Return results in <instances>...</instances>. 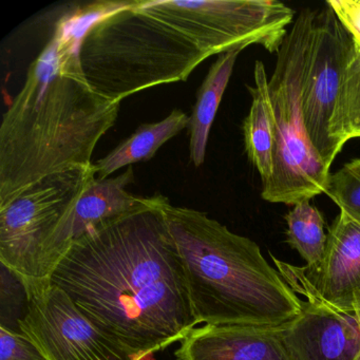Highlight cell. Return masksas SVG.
Listing matches in <instances>:
<instances>
[{"label": "cell", "mask_w": 360, "mask_h": 360, "mask_svg": "<svg viewBox=\"0 0 360 360\" xmlns=\"http://www.w3.org/2000/svg\"><path fill=\"white\" fill-rule=\"evenodd\" d=\"M166 197L90 229L54 267L64 290L136 360L180 342L198 326L166 224Z\"/></svg>", "instance_id": "6da1fadb"}, {"label": "cell", "mask_w": 360, "mask_h": 360, "mask_svg": "<svg viewBox=\"0 0 360 360\" xmlns=\"http://www.w3.org/2000/svg\"><path fill=\"white\" fill-rule=\"evenodd\" d=\"M79 48L53 37L31 64L0 126V206L41 179L92 165L121 103L96 94L85 79Z\"/></svg>", "instance_id": "7a4b0ae2"}, {"label": "cell", "mask_w": 360, "mask_h": 360, "mask_svg": "<svg viewBox=\"0 0 360 360\" xmlns=\"http://www.w3.org/2000/svg\"><path fill=\"white\" fill-rule=\"evenodd\" d=\"M162 208L198 324L280 328L300 314L301 298L256 242L167 198Z\"/></svg>", "instance_id": "3957f363"}, {"label": "cell", "mask_w": 360, "mask_h": 360, "mask_svg": "<svg viewBox=\"0 0 360 360\" xmlns=\"http://www.w3.org/2000/svg\"><path fill=\"white\" fill-rule=\"evenodd\" d=\"M140 0L90 29L79 51L90 87L121 103L142 90L184 82L207 56L184 35L139 8Z\"/></svg>", "instance_id": "277c9868"}, {"label": "cell", "mask_w": 360, "mask_h": 360, "mask_svg": "<svg viewBox=\"0 0 360 360\" xmlns=\"http://www.w3.org/2000/svg\"><path fill=\"white\" fill-rule=\"evenodd\" d=\"M317 11L301 10L277 52L275 70L269 81L275 115L274 172L262 184V199L295 205L326 191L330 169L311 145L302 110L314 22Z\"/></svg>", "instance_id": "5b68a950"}, {"label": "cell", "mask_w": 360, "mask_h": 360, "mask_svg": "<svg viewBox=\"0 0 360 360\" xmlns=\"http://www.w3.org/2000/svg\"><path fill=\"white\" fill-rule=\"evenodd\" d=\"M94 179V164L72 166L33 183L0 206V262L27 298L47 288L41 273L44 248Z\"/></svg>", "instance_id": "8992f818"}, {"label": "cell", "mask_w": 360, "mask_h": 360, "mask_svg": "<svg viewBox=\"0 0 360 360\" xmlns=\"http://www.w3.org/2000/svg\"><path fill=\"white\" fill-rule=\"evenodd\" d=\"M139 8L176 29L207 58L252 45L277 53L295 16L277 0H140Z\"/></svg>", "instance_id": "52a82bcc"}, {"label": "cell", "mask_w": 360, "mask_h": 360, "mask_svg": "<svg viewBox=\"0 0 360 360\" xmlns=\"http://www.w3.org/2000/svg\"><path fill=\"white\" fill-rule=\"evenodd\" d=\"M27 303L18 326L45 360H136L54 284Z\"/></svg>", "instance_id": "ba28073f"}, {"label": "cell", "mask_w": 360, "mask_h": 360, "mask_svg": "<svg viewBox=\"0 0 360 360\" xmlns=\"http://www.w3.org/2000/svg\"><path fill=\"white\" fill-rule=\"evenodd\" d=\"M351 35L328 5L317 10L303 87L305 129L314 148L330 169L336 159L328 127L341 82L354 52Z\"/></svg>", "instance_id": "9c48e42d"}, {"label": "cell", "mask_w": 360, "mask_h": 360, "mask_svg": "<svg viewBox=\"0 0 360 360\" xmlns=\"http://www.w3.org/2000/svg\"><path fill=\"white\" fill-rule=\"evenodd\" d=\"M276 269L295 292L300 294V314L282 328L290 360H356L360 354V318L326 303L314 290L302 267L278 260Z\"/></svg>", "instance_id": "30bf717a"}, {"label": "cell", "mask_w": 360, "mask_h": 360, "mask_svg": "<svg viewBox=\"0 0 360 360\" xmlns=\"http://www.w3.org/2000/svg\"><path fill=\"white\" fill-rule=\"evenodd\" d=\"M134 180L131 166L115 178L94 179L70 214L60 223L41 254V280L50 285V276L71 245L87 231L107 221L148 205L153 197L136 195L127 191Z\"/></svg>", "instance_id": "8fae6325"}, {"label": "cell", "mask_w": 360, "mask_h": 360, "mask_svg": "<svg viewBox=\"0 0 360 360\" xmlns=\"http://www.w3.org/2000/svg\"><path fill=\"white\" fill-rule=\"evenodd\" d=\"M302 271L326 303L360 318V221L340 210L328 229L321 263Z\"/></svg>", "instance_id": "7c38bea8"}, {"label": "cell", "mask_w": 360, "mask_h": 360, "mask_svg": "<svg viewBox=\"0 0 360 360\" xmlns=\"http://www.w3.org/2000/svg\"><path fill=\"white\" fill-rule=\"evenodd\" d=\"M282 328L199 326L180 341L174 356L176 360H290Z\"/></svg>", "instance_id": "4fadbf2b"}, {"label": "cell", "mask_w": 360, "mask_h": 360, "mask_svg": "<svg viewBox=\"0 0 360 360\" xmlns=\"http://www.w3.org/2000/svg\"><path fill=\"white\" fill-rule=\"evenodd\" d=\"M254 79V87L248 86L252 102L242 129L248 160L258 170L264 184L273 176L276 122L269 96V79L261 60L255 63Z\"/></svg>", "instance_id": "5bb4252c"}, {"label": "cell", "mask_w": 360, "mask_h": 360, "mask_svg": "<svg viewBox=\"0 0 360 360\" xmlns=\"http://www.w3.org/2000/svg\"><path fill=\"white\" fill-rule=\"evenodd\" d=\"M240 53V50H233L220 54L198 90L197 102L189 117L187 127L191 136L189 155L195 167H199L205 161L210 128Z\"/></svg>", "instance_id": "9a60e30c"}, {"label": "cell", "mask_w": 360, "mask_h": 360, "mask_svg": "<svg viewBox=\"0 0 360 360\" xmlns=\"http://www.w3.org/2000/svg\"><path fill=\"white\" fill-rule=\"evenodd\" d=\"M188 115L180 109L172 110L163 121L143 124L131 136L94 163L96 179H106L126 166L149 161L167 141L188 127Z\"/></svg>", "instance_id": "2e32d148"}, {"label": "cell", "mask_w": 360, "mask_h": 360, "mask_svg": "<svg viewBox=\"0 0 360 360\" xmlns=\"http://www.w3.org/2000/svg\"><path fill=\"white\" fill-rule=\"evenodd\" d=\"M355 47V46H354ZM360 130V50L354 48L341 82L338 98L328 127L335 153L342 150L345 143L355 139Z\"/></svg>", "instance_id": "e0dca14e"}, {"label": "cell", "mask_w": 360, "mask_h": 360, "mask_svg": "<svg viewBox=\"0 0 360 360\" xmlns=\"http://www.w3.org/2000/svg\"><path fill=\"white\" fill-rule=\"evenodd\" d=\"M286 242L298 252L307 267H316L321 263L326 252L328 233L324 231V219L311 200L292 205L285 214Z\"/></svg>", "instance_id": "ac0fdd59"}, {"label": "cell", "mask_w": 360, "mask_h": 360, "mask_svg": "<svg viewBox=\"0 0 360 360\" xmlns=\"http://www.w3.org/2000/svg\"><path fill=\"white\" fill-rule=\"evenodd\" d=\"M324 193L340 210L360 221V159L347 162L338 172L330 174Z\"/></svg>", "instance_id": "d6986e66"}, {"label": "cell", "mask_w": 360, "mask_h": 360, "mask_svg": "<svg viewBox=\"0 0 360 360\" xmlns=\"http://www.w3.org/2000/svg\"><path fill=\"white\" fill-rule=\"evenodd\" d=\"M0 360H45L30 339L0 326Z\"/></svg>", "instance_id": "ffe728a7"}, {"label": "cell", "mask_w": 360, "mask_h": 360, "mask_svg": "<svg viewBox=\"0 0 360 360\" xmlns=\"http://www.w3.org/2000/svg\"><path fill=\"white\" fill-rule=\"evenodd\" d=\"M326 4L360 50V0H328Z\"/></svg>", "instance_id": "44dd1931"}, {"label": "cell", "mask_w": 360, "mask_h": 360, "mask_svg": "<svg viewBox=\"0 0 360 360\" xmlns=\"http://www.w3.org/2000/svg\"><path fill=\"white\" fill-rule=\"evenodd\" d=\"M355 138H360V130L356 134Z\"/></svg>", "instance_id": "7402d4cb"}, {"label": "cell", "mask_w": 360, "mask_h": 360, "mask_svg": "<svg viewBox=\"0 0 360 360\" xmlns=\"http://www.w3.org/2000/svg\"><path fill=\"white\" fill-rule=\"evenodd\" d=\"M356 360H360V354H359V356H358L357 359H356Z\"/></svg>", "instance_id": "603a6c76"}, {"label": "cell", "mask_w": 360, "mask_h": 360, "mask_svg": "<svg viewBox=\"0 0 360 360\" xmlns=\"http://www.w3.org/2000/svg\"><path fill=\"white\" fill-rule=\"evenodd\" d=\"M358 50H359V49H358Z\"/></svg>", "instance_id": "cb8c5ba5"}]
</instances>
